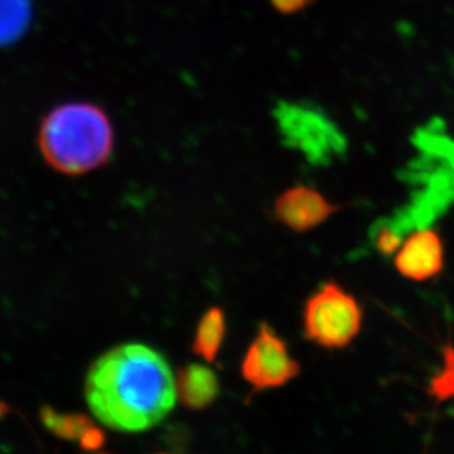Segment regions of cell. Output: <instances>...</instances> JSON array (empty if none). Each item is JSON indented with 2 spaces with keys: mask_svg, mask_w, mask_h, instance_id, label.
<instances>
[{
  "mask_svg": "<svg viewBox=\"0 0 454 454\" xmlns=\"http://www.w3.org/2000/svg\"><path fill=\"white\" fill-rule=\"evenodd\" d=\"M87 406L100 424L118 433H143L176 406V377L156 348L121 344L91 364L84 381Z\"/></svg>",
  "mask_w": 454,
  "mask_h": 454,
  "instance_id": "6da1fadb",
  "label": "cell"
},
{
  "mask_svg": "<svg viewBox=\"0 0 454 454\" xmlns=\"http://www.w3.org/2000/svg\"><path fill=\"white\" fill-rule=\"evenodd\" d=\"M37 143L44 160L55 171L82 176L111 158L115 133L111 118L99 105L68 102L44 116Z\"/></svg>",
  "mask_w": 454,
  "mask_h": 454,
  "instance_id": "7a4b0ae2",
  "label": "cell"
},
{
  "mask_svg": "<svg viewBox=\"0 0 454 454\" xmlns=\"http://www.w3.org/2000/svg\"><path fill=\"white\" fill-rule=\"evenodd\" d=\"M284 145L313 165H328L348 149L339 125L324 109L306 100H279L272 112Z\"/></svg>",
  "mask_w": 454,
  "mask_h": 454,
  "instance_id": "3957f363",
  "label": "cell"
},
{
  "mask_svg": "<svg viewBox=\"0 0 454 454\" xmlns=\"http://www.w3.org/2000/svg\"><path fill=\"white\" fill-rule=\"evenodd\" d=\"M364 325V309L340 284L328 281L309 297L303 309V333L319 348L350 346Z\"/></svg>",
  "mask_w": 454,
  "mask_h": 454,
  "instance_id": "277c9868",
  "label": "cell"
},
{
  "mask_svg": "<svg viewBox=\"0 0 454 454\" xmlns=\"http://www.w3.org/2000/svg\"><path fill=\"white\" fill-rule=\"evenodd\" d=\"M301 371V364L290 355L286 341L270 324L262 322L241 360V377L252 387L250 395L287 386Z\"/></svg>",
  "mask_w": 454,
  "mask_h": 454,
  "instance_id": "5b68a950",
  "label": "cell"
},
{
  "mask_svg": "<svg viewBox=\"0 0 454 454\" xmlns=\"http://www.w3.org/2000/svg\"><path fill=\"white\" fill-rule=\"evenodd\" d=\"M341 206L333 203L310 185H293L275 199L274 216L294 232L312 231L337 214Z\"/></svg>",
  "mask_w": 454,
  "mask_h": 454,
  "instance_id": "8992f818",
  "label": "cell"
},
{
  "mask_svg": "<svg viewBox=\"0 0 454 454\" xmlns=\"http://www.w3.org/2000/svg\"><path fill=\"white\" fill-rule=\"evenodd\" d=\"M446 265L442 237L435 230L420 228L407 236L395 253V268L404 278L425 283L437 278Z\"/></svg>",
  "mask_w": 454,
  "mask_h": 454,
  "instance_id": "52a82bcc",
  "label": "cell"
},
{
  "mask_svg": "<svg viewBox=\"0 0 454 454\" xmlns=\"http://www.w3.org/2000/svg\"><path fill=\"white\" fill-rule=\"evenodd\" d=\"M176 397L193 411L214 403L219 395V380L205 364H190L180 369L176 377Z\"/></svg>",
  "mask_w": 454,
  "mask_h": 454,
  "instance_id": "ba28073f",
  "label": "cell"
},
{
  "mask_svg": "<svg viewBox=\"0 0 454 454\" xmlns=\"http://www.w3.org/2000/svg\"><path fill=\"white\" fill-rule=\"evenodd\" d=\"M227 334V317L221 308H210L200 317L193 339V353L205 362H215Z\"/></svg>",
  "mask_w": 454,
  "mask_h": 454,
  "instance_id": "9c48e42d",
  "label": "cell"
},
{
  "mask_svg": "<svg viewBox=\"0 0 454 454\" xmlns=\"http://www.w3.org/2000/svg\"><path fill=\"white\" fill-rule=\"evenodd\" d=\"M33 21L31 0H0V48L15 44Z\"/></svg>",
  "mask_w": 454,
  "mask_h": 454,
  "instance_id": "30bf717a",
  "label": "cell"
},
{
  "mask_svg": "<svg viewBox=\"0 0 454 454\" xmlns=\"http://www.w3.org/2000/svg\"><path fill=\"white\" fill-rule=\"evenodd\" d=\"M40 418L44 427L51 433L55 434L56 437L64 438L69 442H82L84 435L93 428V422L86 416L59 413L51 407H44Z\"/></svg>",
  "mask_w": 454,
  "mask_h": 454,
  "instance_id": "8fae6325",
  "label": "cell"
},
{
  "mask_svg": "<svg viewBox=\"0 0 454 454\" xmlns=\"http://www.w3.org/2000/svg\"><path fill=\"white\" fill-rule=\"evenodd\" d=\"M402 243H403V240H402V237L399 236V232L391 230V228H381V230L377 232V237H375V246H377V249L380 250L384 256L395 254V253L399 250Z\"/></svg>",
  "mask_w": 454,
  "mask_h": 454,
  "instance_id": "7c38bea8",
  "label": "cell"
},
{
  "mask_svg": "<svg viewBox=\"0 0 454 454\" xmlns=\"http://www.w3.org/2000/svg\"><path fill=\"white\" fill-rule=\"evenodd\" d=\"M313 0H270V4L274 6L278 12L286 13H296L301 9L306 8L309 4H312Z\"/></svg>",
  "mask_w": 454,
  "mask_h": 454,
  "instance_id": "4fadbf2b",
  "label": "cell"
}]
</instances>
